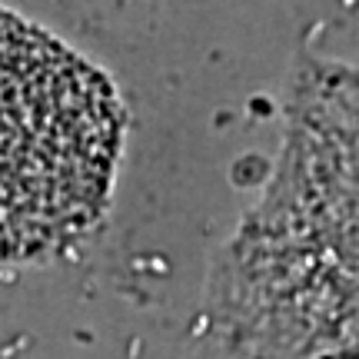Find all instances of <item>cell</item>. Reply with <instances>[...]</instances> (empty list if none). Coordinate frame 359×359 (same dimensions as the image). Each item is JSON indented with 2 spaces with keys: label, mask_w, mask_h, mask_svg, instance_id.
I'll return each mask as SVG.
<instances>
[{
  "label": "cell",
  "mask_w": 359,
  "mask_h": 359,
  "mask_svg": "<svg viewBox=\"0 0 359 359\" xmlns=\"http://www.w3.org/2000/svg\"><path fill=\"white\" fill-rule=\"evenodd\" d=\"M120 147L110 83L0 11V259L30 257L100 213Z\"/></svg>",
  "instance_id": "6da1fadb"
}]
</instances>
